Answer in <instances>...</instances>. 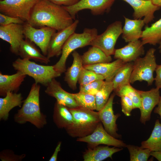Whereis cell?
<instances>
[{
  "mask_svg": "<svg viewBox=\"0 0 161 161\" xmlns=\"http://www.w3.org/2000/svg\"><path fill=\"white\" fill-rule=\"evenodd\" d=\"M95 28H85L83 33H73L64 44L59 60L53 65L55 70L61 74L66 70V62L67 58L76 49L90 45L92 41L97 34Z\"/></svg>",
  "mask_w": 161,
  "mask_h": 161,
  "instance_id": "obj_5",
  "label": "cell"
},
{
  "mask_svg": "<svg viewBox=\"0 0 161 161\" xmlns=\"http://www.w3.org/2000/svg\"><path fill=\"white\" fill-rule=\"evenodd\" d=\"M40 88L38 83H35L32 85L22 107L14 115L15 122L20 124L29 122L38 129L42 128L47 124L46 116L40 110Z\"/></svg>",
  "mask_w": 161,
  "mask_h": 161,
  "instance_id": "obj_2",
  "label": "cell"
},
{
  "mask_svg": "<svg viewBox=\"0 0 161 161\" xmlns=\"http://www.w3.org/2000/svg\"><path fill=\"white\" fill-rule=\"evenodd\" d=\"M72 55L73 63L65 72L64 80L70 88L74 90L77 88V83L83 66L81 55L75 51L73 52Z\"/></svg>",
  "mask_w": 161,
  "mask_h": 161,
  "instance_id": "obj_24",
  "label": "cell"
},
{
  "mask_svg": "<svg viewBox=\"0 0 161 161\" xmlns=\"http://www.w3.org/2000/svg\"><path fill=\"white\" fill-rule=\"evenodd\" d=\"M133 64L132 62L125 63L116 73L112 80L114 92L122 87L130 84Z\"/></svg>",
  "mask_w": 161,
  "mask_h": 161,
  "instance_id": "obj_29",
  "label": "cell"
},
{
  "mask_svg": "<svg viewBox=\"0 0 161 161\" xmlns=\"http://www.w3.org/2000/svg\"><path fill=\"white\" fill-rule=\"evenodd\" d=\"M120 97L122 112L127 116H130L132 110L135 109L133 102L131 100L126 96L122 95Z\"/></svg>",
  "mask_w": 161,
  "mask_h": 161,
  "instance_id": "obj_37",
  "label": "cell"
},
{
  "mask_svg": "<svg viewBox=\"0 0 161 161\" xmlns=\"http://www.w3.org/2000/svg\"><path fill=\"white\" fill-rule=\"evenodd\" d=\"M12 66L15 69L33 78L35 83L46 86L52 79L61 75L55 70L53 66L38 64L27 59L18 58Z\"/></svg>",
  "mask_w": 161,
  "mask_h": 161,
  "instance_id": "obj_4",
  "label": "cell"
},
{
  "mask_svg": "<svg viewBox=\"0 0 161 161\" xmlns=\"http://www.w3.org/2000/svg\"><path fill=\"white\" fill-rule=\"evenodd\" d=\"M144 54L143 45L138 40L129 42L122 48L115 49L114 58L120 59L125 63L134 61Z\"/></svg>",
  "mask_w": 161,
  "mask_h": 161,
  "instance_id": "obj_18",
  "label": "cell"
},
{
  "mask_svg": "<svg viewBox=\"0 0 161 161\" xmlns=\"http://www.w3.org/2000/svg\"><path fill=\"white\" fill-rule=\"evenodd\" d=\"M5 97L0 98V119L6 120L8 119L10 111L16 106L21 107L23 97L21 93L12 92H8Z\"/></svg>",
  "mask_w": 161,
  "mask_h": 161,
  "instance_id": "obj_25",
  "label": "cell"
},
{
  "mask_svg": "<svg viewBox=\"0 0 161 161\" xmlns=\"http://www.w3.org/2000/svg\"><path fill=\"white\" fill-rule=\"evenodd\" d=\"M150 155L158 161H161V151H151Z\"/></svg>",
  "mask_w": 161,
  "mask_h": 161,
  "instance_id": "obj_43",
  "label": "cell"
},
{
  "mask_svg": "<svg viewBox=\"0 0 161 161\" xmlns=\"http://www.w3.org/2000/svg\"><path fill=\"white\" fill-rule=\"evenodd\" d=\"M130 155L131 161H146L151 151L148 148L131 145H126Z\"/></svg>",
  "mask_w": 161,
  "mask_h": 161,
  "instance_id": "obj_34",
  "label": "cell"
},
{
  "mask_svg": "<svg viewBox=\"0 0 161 161\" xmlns=\"http://www.w3.org/2000/svg\"><path fill=\"white\" fill-rule=\"evenodd\" d=\"M40 0L0 1V12L6 15L19 18L25 22L29 20L31 11Z\"/></svg>",
  "mask_w": 161,
  "mask_h": 161,
  "instance_id": "obj_8",
  "label": "cell"
},
{
  "mask_svg": "<svg viewBox=\"0 0 161 161\" xmlns=\"http://www.w3.org/2000/svg\"><path fill=\"white\" fill-rule=\"evenodd\" d=\"M125 24L122 28V37L126 42L134 41L141 38L142 29L145 24L143 19H131L124 17Z\"/></svg>",
  "mask_w": 161,
  "mask_h": 161,
  "instance_id": "obj_21",
  "label": "cell"
},
{
  "mask_svg": "<svg viewBox=\"0 0 161 161\" xmlns=\"http://www.w3.org/2000/svg\"><path fill=\"white\" fill-rule=\"evenodd\" d=\"M18 55L22 59H32L42 63L47 64L50 61L46 56L41 53L34 43L27 39L21 41Z\"/></svg>",
  "mask_w": 161,
  "mask_h": 161,
  "instance_id": "obj_22",
  "label": "cell"
},
{
  "mask_svg": "<svg viewBox=\"0 0 161 161\" xmlns=\"http://www.w3.org/2000/svg\"><path fill=\"white\" fill-rule=\"evenodd\" d=\"M74 21L62 6L48 0H40L32 9L27 22L36 28L47 27L58 31L71 25Z\"/></svg>",
  "mask_w": 161,
  "mask_h": 161,
  "instance_id": "obj_1",
  "label": "cell"
},
{
  "mask_svg": "<svg viewBox=\"0 0 161 161\" xmlns=\"http://www.w3.org/2000/svg\"><path fill=\"white\" fill-rule=\"evenodd\" d=\"M70 94L79 106L92 110H96L95 95L80 92L70 93Z\"/></svg>",
  "mask_w": 161,
  "mask_h": 161,
  "instance_id": "obj_32",
  "label": "cell"
},
{
  "mask_svg": "<svg viewBox=\"0 0 161 161\" xmlns=\"http://www.w3.org/2000/svg\"><path fill=\"white\" fill-rule=\"evenodd\" d=\"M156 75L154 80L156 87L161 89V64L157 65L155 70Z\"/></svg>",
  "mask_w": 161,
  "mask_h": 161,
  "instance_id": "obj_40",
  "label": "cell"
},
{
  "mask_svg": "<svg viewBox=\"0 0 161 161\" xmlns=\"http://www.w3.org/2000/svg\"><path fill=\"white\" fill-rule=\"evenodd\" d=\"M113 90L112 81H104L100 89L95 95L97 111H99L105 105Z\"/></svg>",
  "mask_w": 161,
  "mask_h": 161,
  "instance_id": "obj_31",
  "label": "cell"
},
{
  "mask_svg": "<svg viewBox=\"0 0 161 161\" xmlns=\"http://www.w3.org/2000/svg\"><path fill=\"white\" fill-rule=\"evenodd\" d=\"M143 45L149 44L155 45L161 41V18L150 27L146 26L141 36Z\"/></svg>",
  "mask_w": 161,
  "mask_h": 161,
  "instance_id": "obj_28",
  "label": "cell"
},
{
  "mask_svg": "<svg viewBox=\"0 0 161 161\" xmlns=\"http://www.w3.org/2000/svg\"><path fill=\"white\" fill-rule=\"evenodd\" d=\"M61 142H59L53 154L49 159V161H56L57 160L58 154L61 150Z\"/></svg>",
  "mask_w": 161,
  "mask_h": 161,
  "instance_id": "obj_41",
  "label": "cell"
},
{
  "mask_svg": "<svg viewBox=\"0 0 161 161\" xmlns=\"http://www.w3.org/2000/svg\"><path fill=\"white\" fill-rule=\"evenodd\" d=\"M115 0H80L73 5L63 7L70 14L74 20L79 11L84 9L90 10L94 15H102L108 12Z\"/></svg>",
  "mask_w": 161,
  "mask_h": 161,
  "instance_id": "obj_11",
  "label": "cell"
},
{
  "mask_svg": "<svg viewBox=\"0 0 161 161\" xmlns=\"http://www.w3.org/2000/svg\"><path fill=\"white\" fill-rule=\"evenodd\" d=\"M78 23V20H75L71 25L53 34L48 47L47 55L48 58L58 57L61 54L64 44L69 37L75 32Z\"/></svg>",
  "mask_w": 161,
  "mask_h": 161,
  "instance_id": "obj_14",
  "label": "cell"
},
{
  "mask_svg": "<svg viewBox=\"0 0 161 161\" xmlns=\"http://www.w3.org/2000/svg\"><path fill=\"white\" fill-rule=\"evenodd\" d=\"M69 109L73 120L65 129L72 137H83L91 134L100 122L98 112L80 106Z\"/></svg>",
  "mask_w": 161,
  "mask_h": 161,
  "instance_id": "obj_3",
  "label": "cell"
},
{
  "mask_svg": "<svg viewBox=\"0 0 161 161\" xmlns=\"http://www.w3.org/2000/svg\"><path fill=\"white\" fill-rule=\"evenodd\" d=\"M127 3L134 10L133 17L134 19L143 17L145 24H147L154 18V14L160 7L154 4L152 0H122Z\"/></svg>",
  "mask_w": 161,
  "mask_h": 161,
  "instance_id": "obj_16",
  "label": "cell"
},
{
  "mask_svg": "<svg viewBox=\"0 0 161 161\" xmlns=\"http://www.w3.org/2000/svg\"><path fill=\"white\" fill-rule=\"evenodd\" d=\"M153 3L155 5L161 7V0H152Z\"/></svg>",
  "mask_w": 161,
  "mask_h": 161,
  "instance_id": "obj_44",
  "label": "cell"
},
{
  "mask_svg": "<svg viewBox=\"0 0 161 161\" xmlns=\"http://www.w3.org/2000/svg\"><path fill=\"white\" fill-rule=\"evenodd\" d=\"M141 147L151 151H161V123L156 120L151 135L146 140L143 141Z\"/></svg>",
  "mask_w": 161,
  "mask_h": 161,
  "instance_id": "obj_30",
  "label": "cell"
},
{
  "mask_svg": "<svg viewBox=\"0 0 161 161\" xmlns=\"http://www.w3.org/2000/svg\"><path fill=\"white\" fill-rule=\"evenodd\" d=\"M26 75L17 71L13 75L3 74L0 72V95L5 96L9 92H17Z\"/></svg>",
  "mask_w": 161,
  "mask_h": 161,
  "instance_id": "obj_20",
  "label": "cell"
},
{
  "mask_svg": "<svg viewBox=\"0 0 161 161\" xmlns=\"http://www.w3.org/2000/svg\"><path fill=\"white\" fill-rule=\"evenodd\" d=\"M122 22L116 21L109 25L103 32L97 35L92 41L90 45L100 48L107 56L114 55L115 45L122 33Z\"/></svg>",
  "mask_w": 161,
  "mask_h": 161,
  "instance_id": "obj_7",
  "label": "cell"
},
{
  "mask_svg": "<svg viewBox=\"0 0 161 161\" xmlns=\"http://www.w3.org/2000/svg\"><path fill=\"white\" fill-rule=\"evenodd\" d=\"M115 95L114 92L112 94L105 105L98 112L99 118L105 130L112 136L118 138H121V136L117 133L118 129L116 122L120 115L114 114L113 110V101Z\"/></svg>",
  "mask_w": 161,
  "mask_h": 161,
  "instance_id": "obj_12",
  "label": "cell"
},
{
  "mask_svg": "<svg viewBox=\"0 0 161 161\" xmlns=\"http://www.w3.org/2000/svg\"><path fill=\"white\" fill-rule=\"evenodd\" d=\"M24 37L23 24L0 26V38L10 44V51L16 55H18L21 43Z\"/></svg>",
  "mask_w": 161,
  "mask_h": 161,
  "instance_id": "obj_13",
  "label": "cell"
},
{
  "mask_svg": "<svg viewBox=\"0 0 161 161\" xmlns=\"http://www.w3.org/2000/svg\"><path fill=\"white\" fill-rule=\"evenodd\" d=\"M77 141L87 143L88 148H90L100 144L120 148L126 147L127 145L122 141L114 137L108 133L101 122L98 123L92 134L84 137L78 138Z\"/></svg>",
  "mask_w": 161,
  "mask_h": 161,
  "instance_id": "obj_10",
  "label": "cell"
},
{
  "mask_svg": "<svg viewBox=\"0 0 161 161\" xmlns=\"http://www.w3.org/2000/svg\"><path fill=\"white\" fill-rule=\"evenodd\" d=\"M126 63L120 59L112 62L83 65V67L103 76L105 80L112 81L120 69Z\"/></svg>",
  "mask_w": 161,
  "mask_h": 161,
  "instance_id": "obj_19",
  "label": "cell"
},
{
  "mask_svg": "<svg viewBox=\"0 0 161 161\" xmlns=\"http://www.w3.org/2000/svg\"><path fill=\"white\" fill-rule=\"evenodd\" d=\"M53 118L54 123L60 129H65L72 124L73 120L69 108L56 101L54 105Z\"/></svg>",
  "mask_w": 161,
  "mask_h": 161,
  "instance_id": "obj_26",
  "label": "cell"
},
{
  "mask_svg": "<svg viewBox=\"0 0 161 161\" xmlns=\"http://www.w3.org/2000/svg\"><path fill=\"white\" fill-rule=\"evenodd\" d=\"M104 81L96 80L87 85L80 86L79 92L95 95L100 89Z\"/></svg>",
  "mask_w": 161,
  "mask_h": 161,
  "instance_id": "obj_36",
  "label": "cell"
},
{
  "mask_svg": "<svg viewBox=\"0 0 161 161\" xmlns=\"http://www.w3.org/2000/svg\"><path fill=\"white\" fill-rule=\"evenodd\" d=\"M160 45L159 47V51L160 52H161V41L159 43Z\"/></svg>",
  "mask_w": 161,
  "mask_h": 161,
  "instance_id": "obj_45",
  "label": "cell"
},
{
  "mask_svg": "<svg viewBox=\"0 0 161 161\" xmlns=\"http://www.w3.org/2000/svg\"><path fill=\"white\" fill-rule=\"evenodd\" d=\"M81 58L83 65L109 63L112 60L111 56L107 55L100 48L94 46L81 55Z\"/></svg>",
  "mask_w": 161,
  "mask_h": 161,
  "instance_id": "obj_27",
  "label": "cell"
},
{
  "mask_svg": "<svg viewBox=\"0 0 161 161\" xmlns=\"http://www.w3.org/2000/svg\"><path fill=\"white\" fill-rule=\"evenodd\" d=\"M23 25L25 39L34 43L40 48L42 54L47 56L50 39L56 30L47 27L37 28L27 22H25Z\"/></svg>",
  "mask_w": 161,
  "mask_h": 161,
  "instance_id": "obj_9",
  "label": "cell"
},
{
  "mask_svg": "<svg viewBox=\"0 0 161 161\" xmlns=\"http://www.w3.org/2000/svg\"><path fill=\"white\" fill-rule=\"evenodd\" d=\"M48 95L54 97L58 103L68 108H73L79 106L70 93L64 90L60 83L54 78L47 84L45 90Z\"/></svg>",
  "mask_w": 161,
  "mask_h": 161,
  "instance_id": "obj_17",
  "label": "cell"
},
{
  "mask_svg": "<svg viewBox=\"0 0 161 161\" xmlns=\"http://www.w3.org/2000/svg\"><path fill=\"white\" fill-rule=\"evenodd\" d=\"M25 22L19 18L0 13V26H6L13 24H23Z\"/></svg>",
  "mask_w": 161,
  "mask_h": 161,
  "instance_id": "obj_38",
  "label": "cell"
},
{
  "mask_svg": "<svg viewBox=\"0 0 161 161\" xmlns=\"http://www.w3.org/2000/svg\"><path fill=\"white\" fill-rule=\"evenodd\" d=\"M159 89L156 87L146 91L137 90L141 100L140 121L144 124L150 120L153 109L158 104L160 96Z\"/></svg>",
  "mask_w": 161,
  "mask_h": 161,
  "instance_id": "obj_15",
  "label": "cell"
},
{
  "mask_svg": "<svg viewBox=\"0 0 161 161\" xmlns=\"http://www.w3.org/2000/svg\"><path fill=\"white\" fill-rule=\"evenodd\" d=\"M123 148L109 146H97L92 148H88L83 153L84 161H101L108 158L112 159L114 154L122 150Z\"/></svg>",
  "mask_w": 161,
  "mask_h": 161,
  "instance_id": "obj_23",
  "label": "cell"
},
{
  "mask_svg": "<svg viewBox=\"0 0 161 161\" xmlns=\"http://www.w3.org/2000/svg\"><path fill=\"white\" fill-rule=\"evenodd\" d=\"M116 95L120 97L126 95L129 97L133 102L134 108L139 109L141 106V100L140 95L136 89L129 84L114 92Z\"/></svg>",
  "mask_w": 161,
  "mask_h": 161,
  "instance_id": "obj_33",
  "label": "cell"
},
{
  "mask_svg": "<svg viewBox=\"0 0 161 161\" xmlns=\"http://www.w3.org/2000/svg\"><path fill=\"white\" fill-rule=\"evenodd\" d=\"M104 79L105 78L102 75L83 67L78 81L80 86H83L96 80H104Z\"/></svg>",
  "mask_w": 161,
  "mask_h": 161,
  "instance_id": "obj_35",
  "label": "cell"
},
{
  "mask_svg": "<svg viewBox=\"0 0 161 161\" xmlns=\"http://www.w3.org/2000/svg\"><path fill=\"white\" fill-rule=\"evenodd\" d=\"M157 105L158 106L154 110V112L155 113L157 114L160 115L161 120V96L160 97Z\"/></svg>",
  "mask_w": 161,
  "mask_h": 161,
  "instance_id": "obj_42",
  "label": "cell"
},
{
  "mask_svg": "<svg viewBox=\"0 0 161 161\" xmlns=\"http://www.w3.org/2000/svg\"><path fill=\"white\" fill-rule=\"evenodd\" d=\"M50 2L58 5L69 6L74 5L80 0H48Z\"/></svg>",
  "mask_w": 161,
  "mask_h": 161,
  "instance_id": "obj_39",
  "label": "cell"
},
{
  "mask_svg": "<svg viewBox=\"0 0 161 161\" xmlns=\"http://www.w3.org/2000/svg\"><path fill=\"white\" fill-rule=\"evenodd\" d=\"M2 0H0V1H2Z\"/></svg>",
  "mask_w": 161,
  "mask_h": 161,
  "instance_id": "obj_46",
  "label": "cell"
},
{
  "mask_svg": "<svg viewBox=\"0 0 161 161\" xmlns=\"http://www.w3.org/2000/svg\"><path fill=\"white\" fill-rule=\"evenodd\" d=\"M156 49H150L143 58L139 57L134 61L133 68L131 74L130 83L137 81L147 82L148 86L151 85L154 80L153 73L157 64L154 55Z\"/></svg>",
  "mask_w": 161,
  "mask_h": 161,
  "instance_id": "obj_6",
  "label": "cell"
}]
</instances>
